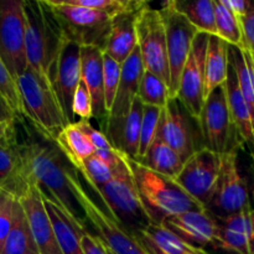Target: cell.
<instances>
[{"label": "cell", "instance_id": "obj_23", "mask_svg": "<svg viewBox=\"0 0 254 254\" xmlns=\"http://www.w3.org/2000/svg\"><path fill=\"white\" fill-rule=\"evenodd\" d=\"M140 9L123 12L112 19L111 34H109L104 54L111 56L121 64L138 47L136 16Z\"/></svg>", "mask_w": 254, "mask_h": 254}, {"label": "cell", "instance_id": "obj_29", "mask_svg": "<svg viewBox=\"0 0 254 254\" xmlns=\"http://www.w3.org/2000/svg\"><path fill=\"white\" fill-rule=\"evenodd\" d=\"M2 254H41L30 228L26 213L16 200L14 206V220Z\"/></svg>", "mask_w": 254, "mask_h": 254}, {"label": "cell", "instance_id": "obj_8", "mask_svg": "<svg viewBox=\"0 0 254 254\" xmlns=\"http://www.w3.org/2000/svg\"><path fill=\"white\" fill-rule=\"evenodd\" d=\"M136 36L145 71L160 77L169 87L168 36L160 9H155L145 1L136 16Z\"/></svg>", "mask_w": 254, "mask_h": 254}, {"label": "cell", "instance_id": "obj_26", "mask_svg": "<svg viewBox=\"0 0 254 254\" xmlns=\"http://www.w3.org/2000/svg\"><path fill=\"white\" fill-rule=\"evenodd\" d=\"M55 141L72 166L76 169H81L87 159L93 156L96 153L93 144L91 143L88 136L79 129L76 122L69 123L59 134Z\"/></svg>", "mask_w": 254, "mask_h": 254}, {"label": "cell", "instance_id": "obj_7", "mask_svg": "<svg viewBox=\"0 0 254 254\" xmlns=\"http://www.w3.org/2000/svg\"><path fill=\"white\" fill-rule=\"evenodd\" d=\"M54 14L64 37L81 47L106 50L112 17L102 11L72 4L68 0H45Z\"/></svg>", "mask_w": 254, "mask_h": 254}, {"label": "cell", "instance_id": "obj_13", "mask_svg": "<svg viewBox=\"0 0 254 254\" xmlns=\"http://www.w3.org/2000/svg\"><path fill=\"white\" fill-rule=\"evenodd\" d=\"M221 169L222 155L202 148L185 161L175 181L206 208L217 186Z\"/></svg>", "mask_w": 254, "mask_h": 254}, {"label": "cell", "instance_id": "obj_36", "mask_svg": "<svg viewBox=\"0 0 254 254\" xmlns=\"http://www.w3.org/2000/svg\"><path fill=\"white\" fill-rule=\"evenodd\" d=\"M78 173L91 184H93L97 189H101L102 186L106 185L112 178H113L114 169L107 165L103 160L98 156L93 155L87 159L86 163L83 164L81 169H77Z\"/></svg>", "mask_w": 254, "mask_h": 254}, {"label": "cell", "instance_id": "obj_14", "mask_svg": "<svg viewBox=\"0 0 254 254\" xmlns=\"http://www.w3.org/2000/svg\"><path fill=\"white\" fill-rule=\"evenodd\" d=\"M200 131L198 122L190 116L178 98H171L163 109L158 136L170 145L184 161L200 149L205 148L197 141ZM202 143V140H200ZM203 144V143H202Z\"/></svg>", "mask_w": 254, "mask_h": 254}, {"label": "cell", "instance_id": "obj_32", "mask_svg": "<svg viewBox=\"0 0 254 254\" xmlns=\"http://www.w3.org/2000/svg\"><path fill=\"white\" fill-rule=\"evenodd\" d=\"M216 36L227 42L230 46L243 49V35L240 20L223 4L221 0H215Z\"/></svg>", "mask_w": 254, "mask_h": 254}, {"label": "cell", "instance_id": "obj_45", "mask_svg": "<svg viewBox=\"0 0 254 254\" xmlns=\"http://www.w3.org/2000/svg\"><path fill=\"white\" fill-rule=\"evenodd\" d=\"M11 129L5 128L4 126L0 124V145H9L10 138H11Z\"/></svg>", "mask_w": 254, "mask_h": 254}, {"label": "cell", "instance_id": "obj_9", "mask_svg": "<svg viewBox=\"0 0 254 254\" xmlns=\"http://www.w3.org/2000/svg\"><path fill=\"white\" fill-rule=\"evenodd\" d=\"M252 208L247 179L243 176L238 163L237 150L222 155V169L212 197L206 210L216 218H225Z\"/></svg>", "mask_w": 254, "mask_h": 254}, {"label": "cell", "instance_id": "obj_18", "mask_svg": "<svg viewBox=\"0 0 254 254\" xmlns=\"http://www.w3.org/2000/svg\"><path fill=\"white\" fill-rule=\"evenodd\" d=\"M19 202L21 203L26 213L30 228L37 243L40 253L64 254L57 241L51 218L47 213L44 196L36 184H32L31 188L20 198Z\"/></svg>", "mask_w": 254, "mask_h": 254}, {"label": "cell", "instance_id": "obj_12", "mask_svg": "<svg viewBox=\"0 0 254 254\" xmlns=\"http://www.w3.org/2000/svg\"><path fill=\"white\" fill-rule=\"evenodd\" d=\"M159 9L165 21L166 36H168V59L169 71H170L169 91L171 98H176L181 73L190 56L193 40L198 31L180 12L171 7L168 1H164Z\"/></svg>", "mask_w": 254, "mask_h": 254}, {"label": "cell", "instance_id": "obj_5", "mask_svg": "<svg viewBox=\"0 0 254 254\" xmlns=\"http://www.w3.org/2000/svg\"><path fill=\"white\" fill-rule=\"evenodd\" d=\"M129 165L139 193L156 223L188 211L205 210V206L191 197L175 179L150 170L133 159H129Z\"/></svg>", "mask_w": 254, "mask_h": 254}, {"label": "cell", "instance_id": "obj_1", "mask_svg": "<svg viewBox=\"0 0 254 254\" xmlns=\"http://www.w3.org/2000/svg\"><path fill=\"white\" fill-rule=\"evenodd\" d=\"M11 143L44 197L56 203L78 230L88 231V221L69 184L71 163L56 141L40 133L24 116H17L11 129Z\"/></svg>", "mask_w": 254, "mask_h": 254}, {"label": "cell", "instance_id": "obj_35", "mask_svg": "<svg viewBox=\"0 0 254 254\" xmlns=\"http://www.w3.org/2000/svg\"><path fill=\"white\" fill-rule=\"evenodd\" d=\"M122 64L112 59L107 54L103 55V84H104V101H106L107 112H111L112 106L116 99L121 82Z\"/></svg>", "mask_w": 254, "mask_h": 254}, {"label": "cell", "instance_id": "obj_15", "mask_svg": "<svg viewBox=\"0 0 254 254\" xmlns=\"http://www.w3.org/2000/svg\"><path fill=\"white\" fill-rule=\"evenodd\" d=\"M210 35L198 32L193 40L192 50L183 69L178 97L191 117L198 122L205 104V64Z\"/></svg>", "mask_w": 254, "mask_h": 254}, {"label": "cell", "instance_id": "obj_24", "mask_svg": "<svg viewBox=\"0 0 254 254\" xmlns=\"http://www.w3.org/2000/svg\"><path fill=\"white\" fill-rule=\"evenodd\" d=\"M226 94H227V103L230 108L231 118L236 131L243 141L254 145V123L251 113L250 106L246 102L240 86H238L237 76L230 64L227 81L225 83Z\"/></svg>", "mask_w": 254, "mask_h": 254}, {"label": "cell", "instance_id": "obj_37", "mask_svg": "<svg viewBox=\"0 0 254 254\" xmlns=\"http://www.w3.org/2000/svg\"><path fill=\"white\" fill-rule=\"evenodd\" d=\"M0 93L4 96V98L11 106L15 113L17 116H22L21 99H20L16 79L10 73V71L7 69L6 64H4L1 57H0Z\"/></svg>", "mask_w": 254, "mask_h": 254}, {"label": "cell", "instance_id": "obj_39", "mask_svg": "<svg viewBox=\"0 0 254 254\" xmlns=\"http://www.w3.org/2000/svg\"><path fill=\"white\" fill-rule=\"evenodd\" d=\"M72 113L74 118H79V121H89L93 117V101H92L91 93L82 83V81L77 87L76 93L73 96Z\"/></svg>", "mask_w": 254, "mask_h": 254}, {"label": "cell", "instance_id": "obj_17", "mask_svg": "<svg viewBox=\"0 0 254 254\" xmlns=\"http://www.w3.org/2000/svg\"><path fill=\"white\" fill-rule=\"evenodd\" d=\"M160 223L184 241L201 248L213 247L217 238V218L206 208L165 217Z\"/></svg>", "mask_w": 254, "mask_h": 254}, {"label": "cell", "instance_id": "obj_6", "mask_svg": "<svg viewBox=\"0 0 254 254\" xmlns=\"http://www.w3.org/2000/svg\"><path fill=\"white\" fill-rule=\"evenodd\" d=\"M22 116L47 138L56 140L69 124L60 104L54 86L27 67L16 79Z\"/></svg>", "mask_w": 254, "mask_h": 254}, {"label": "cell", "instance_id": "obj_4", "mask_svg": "<svg viewBox=\"0 0 254 254\" xmlns=\"http://www.w3.org/2000/svg\"><path fill=\"white\" fill-rule=\"evenodd\" d=\"M69 184L96 236L114 254H150L138 238L123 227L109 211L102 206L91 184L74 166L69 169Z\"/></svg>", "mask_w": 254, "mask_h": 254}, {"label": "cell", "instance_id": "obj_48", "mask_svg": "<svg viewBox=\"0 0 254 254\" xmlns=\"http://www.w3.org/2000/svg\"><path fill=\"white\" fill-rule=\"evenodd\" d=\"M253 60H254V57H253Z\"/></svg>", "mask_w": 254, "mask_h": 254}, {"label": "cell", "instance_id": "obj_2", "mask_svg": "<svg viewBox=\"0 0 254 254\" xmlns=\"http://www.w3.org/2000/svg\"><path fill=\"white\" fill-rule=\"evenodd\" d=\"M24 1L27 66L52 84L64 34L45 0Z\"/></svg>", "mask_w": 254, "mask_h": 254}, {"label": "cell", "instance_id": "obj_41", "mask_svg": "<svg viewBox=\"0 0 254 254\" xmlns=\"http://www.w3.org/2000/svg\"><path fill=\"white\" fill-rule=\"evenodd\" d=\"M241 22V27H242V35H243V49L247 51L248 54L254 57V10L246 15L242 19H238Z\"/></svg>", "mask_w": 254, "mask_h": 254}, {"label": "cell", "instance_id": "obj_19", "mask_svg": "<svg viewBox=\"0 0 254 254\" xmlns=\"http://www.w3.org/2000/svg\"><path fill=\"white\" fill-rule=\"evenodd\" d=\"M144 72H145V68H144L140 51L136 47L133 54L122 64L121 82H119L116 99H114L107 121L119 122L123 121L128 116L131 104L138 98L139 87H140Z\"/></svg>", "mask_w": 254, "mask_h": 254}, {"label": "cell", "instance_id": "obj_10", "mask_svg": "<svg viewBox=\"0 0 254 254\" xmlns=\"http://www.w3.org/2000/svg\"><path fill=\"white\" fill-rule=\"evenodd\" d=\"M22 0H0V57L15 79L27 69Z\"/></svg>", "mask_w": 254, "mask_h": 254}, {"label": "cell", "instance_id": "obj_40", "mask_svg": "<svg viewBox=\"0 0 254 254\" xmlns=\"http://www.w3.org/2000/svg\"><path fill=\"white\" fill-rule=\"evenodd\" d=\"M76 123L78 124L79 129L88 136V139L91 140V143L93 144L96 151L112 150V149H114L113 145L111 144V141H109L108 138L106 136V134L94 128V127L89 123V121H76Z\"/></svg>", "mask_w": 254, "mask_h": 254}, {"label": "cell", "instance_id": "obj_44", "mask_svg": "<svg viewBox=\"0 0 254 254\" xmlns=\"http://www.w3.org/2000/svg\"><path fill=\"white\" fill-rule=\"evenodd\" d=\"M17 118V114L15 113L14 109L11 108L6 99L4 98L1 93H0V124L4 126L5 128L11 129L14 126L15 121Z\"/></svg>", "mask_w": 254, "mask_h": 254}, {"label": "cell", "instance_id": "obj_25", "mask_svg": "<svg viewBox=\"0 0 254 254\" xmlns=\"http://www.w3.org/2000/svg\"><path fill=\"white\" fill-rule=\"evenodd\" d=\"M228 69L230 45L216 35H210L205 64V98H207L211 92L226 83Z\"/></svg>", "mask_w": 254, "mask_h": 254}, {"label": "cell", "instance_id": "obj_30", "mask_svg": "<svg viewBox=\"0 0 254 254\" xmlns=\"http://www.w3.org/2000/svg\"><path fill=\"white\" fill-rule=\"evenodd\" d=\"M139 163L161 175L175 179L180 174L185 161L170 145L158 136L145 158Z\"/></svg>", "mask_w": 254, "mask_h": 254}, {"label": "cell", "instance_id": "obj_11", "mask_svg": "<svg viewBox=\"0 0 254 254\" xmlns=\"http://www.w3.org/2000/svg\"><path fill=\"white\" fill-rule=\"evenodd\" d=\"M203 146L215 153L223 154L235 150L233 134H237L227 103L225 84L211 92L206 98L198 118Z\"/></svg>", "mask_w": 254, "mask_h": 254}, {"label": "cell", "instance_id": "obj_31", "mask_svg": "<svg viewBox=\"0 0 254 254\" xmlns=\"http://www.w3.org/2000/svg\"><path fill=\"white\" fill-rule=\"evenodd\" d=\"M230 64L236 72L241 92L250 106L254 123V60L245 50L230 46Z\"/></svg>", "mask_w": 254, "mask_h": 254}, {"label": "cell", "instance_id": "obj_27", "mask_svg": "<svg viewBox=\"0 0 254 254\" xmlns=\"http://www.w3.org/2000/svg\"><path fill=\"white\" fill-rule=\"evenodd\" d=\"M44 200L45 205H46L47 213H49L52 225H54L57 241H59V245L61 247L62 253L84 254L83 248H82V236H83L84 232L78 230L71 222V220L67 217L66 213L56 203L47 200L46 197H44Z\"/></svg>", "mask_w": 254, "mask_h": 254}, {"label": "cell", "instance_id": "obj_38", "mask_svg": "<svg viewBox=\"0 0 254 254\" xmlns=\"http://www.w3.org/2000/svg\"><path fill=\"white\" fill-rule=\"evenodd\" d=\"M15 202L16 200L11 196L5 195V193L0 196V254L4 252L5 242L11 230Z\"/></svg>", "mask_w": 254, "mask_h": 254}, {"label": "cell", "instance_id": "obj_20", "mask_svg": "<svg viewBox=\"0 0 254 254\" xmlns=\"http://www.w3.org/2000/svg\"><path fill=\"white\" fill-rule=\"evenodd\" d=\"M34 183L21 155L11 143L0 145V191L19 201Z\"/></svg>", "mask_w": 254, "mask_h": 254}, {"label": "cell", "instance_id": "obj_34", "mask_svg": "<svg viewBox=\"0 0 254 254\" xmlns=\"http://www.w3.org/2000/svg\"><path fill=\"white\" fill-rule=\"evenodd\" d=\"M161 114L163 109L155 108V107L144 106L143 111V122H141V133H140V143H139L138 159L136 161H140L145 158L149 149L156 140L160 129Z\"/></svg>", "mask_w": 254, "mask_h": 254}, {"label": "cell", "instance_id": "obj_28", "mask_svg": "<svg viewBox=\"0 0 254 254\" xmlns=\"http://www.w3.org/2000/svg\"><path fill=\"white\" fill-rule=\"evenodd\" d=\"M171 7L180 12L198 32L216 35L215 0H169Z\"/></svg>", "mask_w": 254, "mask_h": 254}, {"label": "cell", "instance_id": "obj_16", "mask_svg": "<svg viewBox=\"0 0 254 254\" xmlns=\"http://www.w3.org/2000/svg\"><path fill=\"white\" fill-rule=\"evenodd\" d=\"M81 83V46L64 39L57 59L52 86L69 123H74L72 102Z\"/></svg>", "mask_w": 254, "mask_h": 254}, {"label": "cell", "instance_id": "obj_46", "mask_svg": "<svg viewBox=\"0 0 254 254\" xmlns=\"http://www.w3.org/2000/svg\"><path fill=\"white\" fill-rule=\"evenodd\" d=\"M107 251H108V253H109V254H114L113 252H112V251H109V250H108V248H107Z\"/></svg>", "mask_w": 254, "mask_h": 254}, {"label": "cell", "instance_id": "obj_47", "mask_svg": "<svg viewBox=\"0 0 254 254\" xmlns=\"http://www.w3.org/2000/svg\"><path fill=\"white\" fill-rule=\"evenodd\" d=\"M2 195V192H1V191H0V196H1Z\"/></svg>", "mask_w": 254, "mask_h": 254}, {"label": "cell", "instance_id": "obj_21", "mask_svg": "<svg viewBox=\"0 0 254 254\" xmlns=\"http://www.w3.org/2000/svg\"><path fill=\"white\" fill-rule=\"evenodd\" d=\"M103 50L98 47H81V81L91 93L93 101V117L108 118L104 101Z\"/></svg>", "mask_w": 254, "mask_h": 254}, {"label": "cell", "instance_id": "obj_42", "mask_svg": "<svg viewBox=\"0 0 254 254\" xmlns=\"http://www.w3.org/2000/svg\"><path fill=\"white\" fill-rule=\"evenodd\" d=\"M82 248L84 254H109L104 243L91 231H87L82 236Z\"/></svg>", "mask_w": 254, "mask_h": 254}, {"label": "cell", "instance_id": "obj_43", "mask_svg": "<svg viewBox=\"0 0 254 254\" xmlns=\"http://www.w3.org/2000/svg\"><path fill=\"white\" fill-rule=\"evenodd\" d=\"M237 19H242L254 10V1L251 0H221Z\"/></svg>", "mask_w": 254, "mask_h": 254}, {"label": "cell", "instance_id": "obj_3", "mask_svg": "<svg viewBox=\"0 0 254 254\" xmlns=\"http://www.w3.org/2000/svg\"><path fill=\"white\" fill-rule=\"evenodd\" d=\"M91 185L102 206L133 235L156 223L139 193L129 159L124 154L114 168L113 178L106 185L101 189H97L93 184Z\"/></svg>", "mask_w": 254, "mask_h": 254}, {"label": "cell", "instance_id": "obj_22", "mask_svg": "<svg viewBox=\"0 0 254 254\" xmlns=\"http://www.w3.org/2000/svg\"><path fill=\"white\" fill-rule=\"evenodd\" d=\"M134 236L150 254H211L184 241L161 223H153Z\"/></svg>", "mask_w": 254, "mask_h": 254}, {"label": "cell", "instance_id": "obj_33", "mask_svg": "<svg viewBox=\"0 0 254 254\" xmlns=\"http://www.w3.org/2000/svg\"><path fill=\"white\" fill-rule=\"evenodd\" d=\"M138 98L144 106L164 109L171 99L169 87L163 79L151 72L145 71L141 77Z\"/></svg>", "mask_w": 254, "mask_h": 254}]
</instances>
